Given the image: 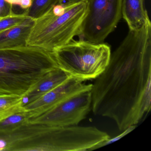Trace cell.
I'll return each instance as SVG.
<instances>
[{
	"instance_id": "1",
	"label": "cell",
	"mask_w": 151,
	"mask_h": 151,
	"mask_svg": "<svg viewBox=\"0 0 151 151\" xmlns=\"http://www.w3.org/2000/svg\"><path fill=\"white\" fill-rule=\"evenodd\" d=\"M95 79L91 90L93 112L114 121L120 131L137 125L150 112L151 22L129 30Z\"/></svg>"
},
{
	"instance_id": "2",
	"label": "cell",
	"mask_w": 151,
	"mask_h": 151,
	"mask_svg": "<svg viewBox=\"0 0 151 151\" xmlns=\"http://www.w3.org/2000/svg\"><path fill=\"white\" fill-rule=\"evenodd\" d=\"M57 68L52 53L40 47L0 49V94L23 96L45 74Z\"/></svg>"
},
{
	"instance_id": "3",
	"label": "cell",
	"mask_w": 151,
	"mask_h": 151,
	"mask_svg": "<svg viewBox=\"0 0 151 151\" xmlns=\"http://www.w3.org/2000/svg\"><path fill=\"white\" fill-rule=\"evenodd\" d=\"M87 1L60 3L34 20L27 45L52 53L78 36Z\"/></svg>"
},
{
	"instance_id": "4",
	"label": "cell",
	"mask_w": 151,
	"mask_h": 151,
	"mask_svg": "<svg viewBox=\"0 0 151 151\" xmlns=\"http://www.w3.org/2000/svg\"><path fill=\"white\" fill-rule=\"evenodd\" d=\"M92 126L45 125L37 132L16 140L5 151H85L110 138Z\"/></svg>"
},
{
	"instance_id": "5",
	"label": "cell",
	"mask_w": 151,
	"mask_h": 151,
	"mask_svg": "<svg viewBox=\"0 0 151 151\" xmlns=\"http://www.w3.org/2000/svg\"><path fill=\"white\" fill-rule=\"evenodd\" d=\"M52 54L59 68L69 77L83 82L99 76L106 69L111 55L108 44L80 39L72 40Z\"/></svg>"
},
{
	"instance_id": "6",
	"label": "cell",
	"mask_w": 151,
	"mask_h": 151,
	"mask_svg": "<svg viewBox=\"0 0 151 151\" xmlns=\"http://www.w3.org/2000/svg\"><path fill=\"white\" fill-rule=\"evenodd\" d=\"M122 0H87L80 39L101 44L114 30L122 16Z\"/></svg>"
},
{
	"instance_id": "7",
	"label": "cell",
	"mask_w": 151,
	"mask_h": 151,
	"mask_svg": "<svg viewBox=\"0 0 151 151\" xmlns=\"http://www.w3.org/2000/svg\"><path fill=\"white\" fill-rule=\"evenodd\" d=\"M91 90L66 98L42 114L30 118L29 122L53 126L78 125L91 109Z\"/></svg>"
},
{
	"instance_id": "8",
	"label": "cell",
	"mask_w": 151,
	"mask_h": 151,
	"mask_svg": "<svg viewBox=\"0 0 151 151\" xmlns=\"http://www.w3.org/2000/svg\"><path fill=\"white\" fill-rule=\"evenodd\" d=\"M92 84H85L83 81L70 77L39 99L23 106L29 112L31 118L38 116L46 112L66 98L78 93L91 90Z\"/></svg>"
},
{
	"instance_id": "9",
	"label": "cell",
	"mask_w": 151,
	"mask_h": 151,
	"mask_svg": "<svg viewBox=\"0 0 151 151\" xmlns=\"http://www.w3.org/2000/svg\"><path fill=\"white\" fill-rule=\"evenodd\" d=\"M69 78L59 67L52 70L45 74L23 96V105H27L39 99L64 83Z\"/></svg>"
},
{
	"instance_id": "10",
	"label": "cell",
	"mask_w": 151,
	"mask_h": 151,
	"mask_svg": "<svg viewBox=\"0 0 151 151\" xmlns=\"http://www.w3.org/2000/svg\"><path fill=\"white\" fill-rule=\"evenodd\" d=\"M34 20L28 17L22 23L0 32V49L27 46Z\"/></svg>"
},
{
	"instance_id": "11",
	"label": "cell",
	"mask_w": 151,
	"mask_h": 151,
	"mask_svg": "<svg viewBox=\"0 0 151 151\" xmlns=\"http://www.w3.org/2000/svg\"><path fill=\"white\" fill-rule=\"evenodd\" d=\"M122 16L129 30H135L150 22L145 0H122Z\"/></svg>"
},
{
	"instance_id": "12",
	"label": "cell",
	"mask_w": 151,
	"mask_h": 151,
	"mask_svg": "<svg viewBox=\"0 0 151 151\" xmlns=\"http://www.w3.org/2000/svg\"><path fill=\"white\" fill-rule=\"evenodd\" d=\"M29 112L22 107L20 109L0 121V132L9 133L29 123Z\"/></svg>"
},
{
	"instance_id": "13",
	"label": "cell",
	"mask_w": 151,
	"mask_h": 151,
	"mask_svg": "<svg viewBox=\"0 0 151 151\" xmlns=\"http://www.w3.org/2000/svg\"><path fill=\"white\" fill-rule=\"evenodd\" d=\"M22 96L0 94V121L20 109L23 106Z\"/></svg>"
},
{
	"instance_id": "14",
	"label": "cell",
	"mask_w": 151,
	"mask_h": 151,
	"mask_svg": "<svg viewBox=\"0 0 151 151\" xmlns=\"http://www.w3.org/2000/svg\"><path fill=\"white\" fill-rule=\"evenodd\" d=\"M60 3V0H32L30 6L24 13L27 17L35 20Z\"/></svg>"
},
{
	"instance_id": "15",
	"label": "cell",
	"mask_w": 151,
	"mask_h": 151,
	"mask_svg": "<svg viewBox=\"0 0 151 151\" xmlns=\"http://www.w3.org/2000/svg\"><path fill=\"white\" fill-rule=\"evenodd\" d=\"M28 18L24 13L22 14L14 13L6 17L0 18V32L22 23Z\"/></svg>"
},
{
	"instance_id": "16",
	"label": "cell",
	"mask_w": 151,
	"mask_h": 151,
	"mask_svg": "<svg viewBox=\"0 0 151 151\" xmlns=\"http://www.w3.org/2000/svg\"><path fill=\"white\" fill-rule=\"evenodd\" d=\"M136 125H132V126H131L130 127H128L126 129L122 131V133L117 135V136L113 138H111V137H110L109 139L103 141V142H101L99 144L96 145L95 146L93 147L92 148H91V150H94V149H97V148H100V147H102L105 146H106V145H109V144H111V143H114V142L116 141V140H119L120 139L122 138V137H124V136L127 135L128 133L130 132H131L132 131L133 129H134L136 128Z\"/></svg>"
},
{
	"instance_id": "17",
	"label": "cell",
	"mask_w": 151,
	"mask_h": 151,
	"mask_svg": "<svg viewBox=\"0 0 151 151\" xmlns=\"http://www.w3.org/2000/svg\"><path fill=\"white\" fill-rule=\"evenodd\" d=\"M13 5L6 0H0V18H4L12 14Z\"/></svg>"
},
{
	"instance_id": "18",
	"label": "cell",
	"mask_w": 151,
	"mask_h": 151,
	"mask_svg": "<svg viewBox=\"0 0 151 151\" xmlns=\"http://www.w3.org/2000/svg\"><path fill=\"white\" fill-rule=\"evenodd\" d=\"M9 3L14 5H17L26 10L29 8L32 4V0H6Z\"/></svg>"
},
{
	"instance_id": "19",
	"label": "cell",
	"mask_w": 151,
	"mask_h": 151,
	"mask_svg": "<svg viewBox=\"0 0 151 151\" xmlns=\"http://www.w3.org/2000/svg\"><path fill=\"white\" fill-rule=\"evenodd\" d=\"M83 1H87V0H60V3H63L64 1L66 2H75Z\"/></svg>"
}]
</instances>
